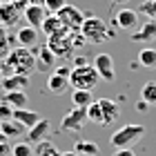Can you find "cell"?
<instances>
[{
  "mask_svg": "<svg viewBox=\"0 0 156 156\" xmlns=\"http://www.w3.org/2000/svg\"><path fill=\"white\" fill-rule=\"evenodd\" d=\"M80 36L89 42V45H101V42H105L109 38V29H107V23H105L103 18L98 16H87L83 20L80 25Z\"/></svg>",
  "mask_w": 156,
  "mask_h": 156,
  "instance_id": "2",
  "label": "cell"
},
{
  "mask_svg": "<svg viewBox=\"0 0 156 156\" xmlns=\"http://www.w3.org/2000/svg\"><path fill=\"white\" fill-rule=\"evenodd\" d=\"M62 152L56 147L51 140H40V143H36V156H60Z\"/></svg>",
  "mask_w": 156,
  "mask_h": 156,
  "instance_id": "24",
  "label": "cell"
},
{
  "mask_svg": "<svg viewBox=\"0 0 156 156\" xmlns=\"http://www.w3.org/2000/svg\"><path fill=\"white\" fill-rule=\"evenodd\" d=\"M94 69L98 72V78L101 80H116V69H114V58L109 54H98L94 58Z\"/></svg>",
  "mask_w": 156,
  "mask_h": 156,
  "instance_id": "7",
  "label": "cell"
},
{
  "mask_svg": "<svg viewBox=\"0 0 156 156\" xmlns=\"http://www.w3.org/2000/svg\"><path fill=\"white\" fill-rule=\"evenodd\" d=\"M112 156H136V154H134V152L129 150V147H125V150H116Z\"/></svg>",
  "mask_w": 156,
  "mask_h": 156,
  "instance_id": "37",
  "label": "cell"
},
{
  "mask_svg": "<svg viewBox=\"0 0 156 156\" xmlns=\"http://www.w3.org/2000/svg\"><path fill=\"white\" fill-rule=\"evenodd\" d=\"M23 2H27V0H23ZM20 2V5H23ZM20 5L18 2H5L2 7H0V27H13L20 20V16H23V11H20Z\"/></svg>",
  "mask_w": 156,
  "mask_h": 156,
  "instance_id": "9",
  "label": "cell"
},
{
  "mask_svg": "<svg viewBox=\"0 0 156 156\" xmlns=\"http://www.w3.org/2000/svg\"><path fill=\"white\" fill-rule=\"evenodd\" d=\"M114 2H118V5H123V2H127V0H114Z\"/></svg>",
  "mask_w": 156,
  "mask_h": 156,
  "instance_id": "42",
  "label": "cell"
},
{
  "mask_svg": "<svg viewBox=\"0 0 156 156\" xmlns=\"http://www.w3.org/2000/svg\"><path fill=\"white\" fill-rule=\"evenodd\" d=\"M23 18L27 20V23H29V27H40V25H42V20L47 18L45 7L38 5V2H27L25 11H23Z\"/></svg>",
  "mask_w": 156,
  "mask_h": 156,
  "instance_id": "11",
  "label": "cell"
},
{
  "mask_svg": "<svg viewBox=\"0 0 156 156\" xmlns=\"http://www.w3.org/2000/svg\"><path fill=\"white\" fill-rule=\"evenodd\" d=\"M87 120H91L96 125H103V109L98 105V101H91L87 105Z\"/></svg>",
  "mask_w": 156,
  "mask_h": 156,
  "instance_id": "26",
  "label": "cell"
},
{
  "mask_svg": "<svg viewBox=\"0 0 156 156\" xmlns=\"http://www.w3.org/2000/svg\"><path fill=\"white\" fill-rule=\"evenodd\" d=\"M101 83L98 72L94 65H83V67H72V76H69V85L74 89H89L94 91V87Z\"/></svg>",
  "mask_w": 156,
  "mask_h": 156,
  "instance_id": "4",
  "label": "cell"
},
{
  "mask_svg": "<svg viewBox=\"0 0 156 156\" xmlns=\"http://www.w3.org/2000/svg\"><path fill=\"white\" fill-rule=\"evenodd\" d=\"M87 123V107L69 109L60 120V132H80Z\"/></svg>",
  "mask_w": 156,
  "mask_h": 156,
  "instance_id": "5",
  "label": "cell"
},
{
  "mask_svg": "<svg viewBox=\"0 0 156 156\" xmlns=\"http://www.w3.org/2000/svg\"><path fill=\"white\" fill-rule=\"evenodd\" d=\"M140 13H145L147 18H156V0H143L140 2Z\"/></svg>",
  "mask_w": 156,
  "mask_h": 156,
  "instance_id": "30",
  "label": "cell"
},
{
  "mask_svg": "<svg viewBox=\"0 0 156 156\" xmlns=\"http://www.w3.org/2000/svg\"><path fill=\"white\" fill-rule=\"evenodd\" d=\"M143 136H145V127L138 125V123H132V125L118 127V129L112 134L109 143H112V147H116V150H125V147H132L136 140H140Z\"/></svg>",
  "mask_w": 156,
  "mask_h": 156,
  "instance_id": "3",
  "label": "cell"
},
{
  "mask_svg": "<svg viewBox=\"0 0 156 156\" xmlns=\"http://www.w3.org/2000/svg\"><path fill=\"white\" fill-rule=\"evenodd\" d=\"M11 156H34L31 143L29 140H18L16 145H11Z\"/></svg>",
  "mask_w": 156,
  "mask_h": 156,
  "instance_id": "28",
  "label": "cell"
},
{
  "mask_svg": "<svg viewBox=\"0 0 156 156\" xmlns=\"http://www.w3.org/2000/svg\"><path fill=\"white\" fill-rule=\"evenodd\" d=\"M9 51H11V40L2 29H0V60H5L7 56H9Z\"/></svg>",
  "mask_w": 156,
  "mask_h": 156,
  "instance_id": "29",
  "label": "cell"
},
{
  "mask_svg": "<svg viewBox=\"0 0 156 156\" xmlns=\"http://www.w3.org/2000/svg\"><path fill=\"white\" fill-rule=\"evenodd\" d=\"M11 118H13V107H11V105H7L5 101H0V123L11 120Z\"/></svg>",
  "mask_w": 156,
  "mask_h": 156,
  "instance_id": "31",
  "label": "cell"
},
{
  "mask_svg": "<svg viewBox=\"0 0 156 156\" xmlns=\"http://www.w3.org/2000/svg\"><path fill=\"white\" fill-rule=\"evenodd\" d=\"M13 120H18L25 129H29V127H34L40 120V114H38V112L27 109V107H20V109H13Z\"/></svg>",
  "mask_w": 156,
  "mask_h": 156,
  "instance_id": "16",
  "label": "cell"
},
{
  "mask_svg": "<svg viewBox=\"0 0 156 156\" xmlns=\"http://www.w3.org/2000/svg\"><path fill=\"white\" fill-rule=\"evenodd\" d=\"M129 38L134 42H154L156 40V20L154 18H147L145 23L138 27V31H132Z\"/></svg>",
  "mask_w": 156,
  "mask_h": 156,
  "instance_id": "10",
  "label": "cell"
},
{
  "mask_svg": "<svg viewBox=\"0 0 156 156\" xmlns=\"http://www.w3.org/2000/svg\"><path fill=\"white\" fill-rule=\"evenodd\" d=\"M56 16H58V20L67 27L69 31H78V29H80V25H83V20L87 18V16H85L78 7H74V5H65L58 13H56Z\"/></svg>",
  "mask_w": 156,
  "mask_h": 156,
  "instance_id": "6",
  "label": "cell"
},
{
  "mask_svg": "<svg viewBox=\"0 0 156 156\" xmlns=\"http://www.w3.org/2000/svg\"><path fill=\"white\" fill-rule=\"evenodd\" d=\"M54 72L58 74V76L69 78V76H72V65H58V67H54Z\"/></svg>",
  "mask_w": 156,
  "mask_h": 156,
  "instance_id": "33",
  "label": "cell"
},
{
  "mask_svg": "<svg viewBox=\"0 0 156 156\" xmlns=\"http://www.w3.org/2000/svg\"><path fill=\"white\" fill-rule=\"evenodd\" d=\"M36 69H40V72H49L51 74V69H54V60H56V56L54 51L49 49L47 45H40L36 47Z\"/></svg>",
  "mask_w": 156,
  "mask_h": 156,
  "instance_id": "12",
  "label": "cell"
},
{
  "mask_svg": "<svg viewBox=\"0 0 156 156\" xmlns=\"http://www.w3.org/2000/svg\"><path fill=\"white\" fill-rule=\"evenodd\" d=\"M2 74L9 76V74H23V76H29L34 69H36V54L27 47H16L11 49L9 56L5 58L2 62Z\"/></svg>",
  "mask_w": 156,
  "mask_h": 156,
  "instance_id": "1",
  "label": "cell"
},
{
  "mask_svg": "<svg viewBox=\"0 0 156 156\" xmlns=\"http://www.w3.org/2000/svg\"><path fill=\"white\" fill-rule=\"evenodd\" d=\"M0 132H2L7 138H18V136H23L27 129L18 123V120L11 118V120H5V123H0Z\"/></svg>",
  "mask_w": 156,
  "mask_h": 156,
  "instance_id": "19",
  "label": "cell"
},
{
  "mask_svg": "<svg viewBox=\"0 0 156 156\" xmlns=\"http://www.w3.org/2000/svg\"><path fill=\"white\" fill-rule=\"evenodd\" d=\"M72 45H74V47H83V45H87V40H85V38L80 36V31H78L76 36L72 38Z\"/></svg>",
  "mask_w": 156,
  "mask_h": 156,
  "instance_id": "34",
  "label": "cell"
},
{
  "mask_svg": "<svg viewBox=\"0 0 156 156\" xmlns=\"http://www.w3.org/2000/svg\"><path fill=\"white\" fill-rule=\"evenodd\" d=\"M2 78H5V74H2V69H0V83H2Z\"/></svg>",
  "mask_w": 156,
  "mask_h": 156,
  "instance_id": "41",
  "label": "cell"
},
{
  "mask_svg": "<svg viewBox=\"0 0 156 156\" xmlns=\"http://www.w3.org/2000/svg\"><path fill=\"white\" fill-rule=\"evenodd\" d=\"M65 5H67L65 0H45V5H42V7H45V9H49L51 13H58Z\"/></svg>",
  "mask_w": 156,
  "mask_h": 156,
  "instance_id": "32",
  "label": "cell"
},
{
  "mask_svg": "<svg viewBox=\"0 0 156 156\" xmlns=\"http://www.w3.org/2000/svg\"><path fill=\"white\" fill-rule=\"evenodd\" d=\"M27 85H29V76H23V74H9L2 78L0 87L5 91H25Z\"/></svg>",
  "mask_w": 156,
  "mask_h": 156,
  "instance_id": "13",
  "label": "cell"
},
{
  "mask_svg": "<svg viewBox=\"0 0 156 156\" xmlns=\"http://www.w3.org/2000/svg\"><path fill=\"white\" fill-rule=\"evenodd\" d=\"M87 60H89V58H85V56H76V58H74V67H83V65H89Z\"/></svg>",
  "mask_w": 156,
  "mask_h": 156,
  "instance_id": "36",
  "label": "cell"
},
{
  "mask_svg": "<svg viewBox=\"0 0 156 156\" xmlns=\"http://www.w3.org/2000/svg\"><path fill=\"white\" fill-rule=\"evenodd\" d=\"M154 20H156V18H154Z\"/></svg>",
  "mask_w": 156,
  "mask_h": 156,
  "instance_id": "43",
  "label": "cell"
},
{
  "mask_svg": "<svg viewBox=\"0 0 156 156\" xmlns=\"http://www.w3.org/2000/svg\"><path fill=\"white\" fill-rule=\"evenodd\" d=\"M147 107H150V105H147L145 101H138V103H136V109H138V112H145Z\"/></svg>",
  "mask_w": 156,
  "mask_h": 156,
  "instance_id": "38",
  "label": "cell"
},
{
  "mask_svg": "<svg viewBox=\"0 0 156 156\" xmlns=\"http://www.w3.org/2000/svg\"><path fill=\"white\" fill-rule=\"evenodd\" d=\"M62 27H65V25H62L60 20H58V16H56V13H51V16H47L45 20H42L40 29H42V34H45V36H51V34L60 31Z\"/></svg>",
  "mask_w": 156,
  "mask_h": 156,
  "instance_id": "22",
  "label": "cell"
},
{
  "mask_svg": "<svg viewBox=\"0 0 156 156\" xmlns=\"http://www.w3.org/2000/svg\"><path fill=\"white\" fill-rule=\"evenodd\" d=\"M49 127H51V123H49L47 118H40L34 127L27 129V138H29V143H40V140H45Z\"/></svg>",
  "mask_w": 156,
  "mask_h": 156,
  "instance_id": "17",
  "label": "cell"
},
{
  "mask_svg": "<svg viewBox=\"0 0 156 156\" xmlns=\"http://www.w3.org/2000/svg\"><path fill=\"white\" fill-rule=\"evenodd\" d=\"M5 140H7V136H5L2 132H0V143H5Z\"/></svg>",
  "mask_w": 156,
  "mask_h": 156,
  "instance_id": "40",
  "label": "cell"
},
{
  "mask_svg": "<svg viewBox=\"0 0 156 156\" xmlns=\"http://www.w3.org/2000/svg\"><path fill=\"white\" fill-rule=\"evenodd\" d=\"M74 152H76L78 156H96V154H98V145L91 143V140H76Z\"/></svg>",
  "mask_w": 156,
  "mask_h": 156,
  "instance_id": "23",
  "label": "cell"
},
{
  "mask_svg": "<svg viewBox=\"0 0 156 156\" xmlns=\"http://www.w3.org/2000/svg\"><path fill=\"white\" fill-rule=\"evenodd\" d=\"M60 156H78V154H76V152H74V150H69V152H62V154H60Z\"/></svg>",
  "mask_w": 156,
  "mask_h": 156,
  "instance_id": "39",
  "label": "cell"
},
{
  "mask_svg": "<svg viewBox=\"0 0 156 156\" xmlns=\"http://www.w3.org/2000/svg\"><path fill=\"white\" fill-rule=\"evenodd\" d=\"M120 31H132L134 27L138 25V13L129 9V7H120V9L114 13V23H112Z\"/></svg>",
  "mask_w": 156,
  "mask_h": 156,
  "instance_id": "8",
  "label": "cell"
},
{
  "mask_svg": "<svg viewBox=\"0 0 156 156\" xmlns=\"http://www.w3.org/2000/svg\"><path fill=\"white\" fill-rule=\"evenodd\" d=\"M16 42L20 47H27V49H31V47H36V42H38V29L36 27H20L18 34H16Z\"/></svg>",
  "mask_w": 156,
  "mask_h": 156,
  "instance_id": "14",
  "label": "cell"
},
{
  "mask_svg": "<svg viewBox=\"0 0 156 156\" xmlns=\"http://www.w3.org/2000/svg\"><path fill=\"white\" fill-rule=\"evenodd\" d=\"M69 87V78H65V76H58L56 72H51L49 74V78H47V89L51 91V94H62Z\"/></svg>",
  "mask_w": 156,
  "mask_h": 156,
  "instance_id": "18",
  "label": "cell"
},
{
  "mask_svg": "<svg viewBox=\"0 0 156 156\" xmlns=\"http://www.w3.org/2000/svg\"><path fill=\"white\" fill-rule=\"evenodd\" d=\"M72 101H74V107H87V105L94 101L89 89H76L72 94Z\"/></svg>",
  "mask_w": 156,
  "mask_h": 156,
  "instance_id": "25",
  "label": "cell"
},
{
  "mask_svg": "<svg viewBox=\"0 0 156 156\" xmlns=\"http://www.w3.org/2000/svg\"><path fill=\"white\" fill-rule=\"evenodd\" d=\"M0 156H11V145L7 143V140L0 143Z\"/></svg>",
  "mask_w": 156,
  "mask_h": 156,
  "instance_id": "35",
  "label": "cell"
},
{
  "mask_svg": "<svg viewBox=\"0 0 156 156\" xmlns=\"http://www.w3.org/2000/svg\"><path fill=\"white\" fill-rule=\"evenodd\" d=\"M138 65L140 67H147V69H154L156 67V49L154 47H145L138 51Z\"/></svg>",
  "mask_w": 156,
  "mask_h": 156,
  "instance_id": "21",
  "label": "cell"
},
{
  "mask_svg": "<svg viewBox=\"0 0 156 156\" xmlns=\"http://www.w3.org/2000/svg\"><path fill=\"white\" fill-rule=\"evenodd\" d=\"M2 101H5L7 105H11L13 109L27 107V94H25V91H5Z\"/></svg>",
  "mask_w": 156,
  "mask_h": 156,
  "instance_id": "20",
  "label": "cell"
},
{
  "mask_svg": "<svg viewBox=\"0 0 156 156\" xmlns=\"http://www.w3.org/2000/svg\"><path fill=\"white\" fill-rule=\"evenodd\" d=\"M98 105H101V109H103V125H112L118 118V114H120L118 103L112 101V98H101Z\"/></svg>",
  "mask_w": 156,
  "mask_h": 156,
  "instance_id": "15",
  "label": "cell"
},
{
  "mask_svg": "<svg viewBox=\"0 0 156 156\" xmlns=\"http://www.w3.org/2000/svg\"><path fill=\"white\" fill-rule=\"evenodd\" d=\"M140 101H145L147 105H156V83H145L140 89Z\"/></svg>",
  "mask_w": 156,
  "mask_h": 156,
  "instance_id": "27",
  "label": "cell"
}]
</instances>
